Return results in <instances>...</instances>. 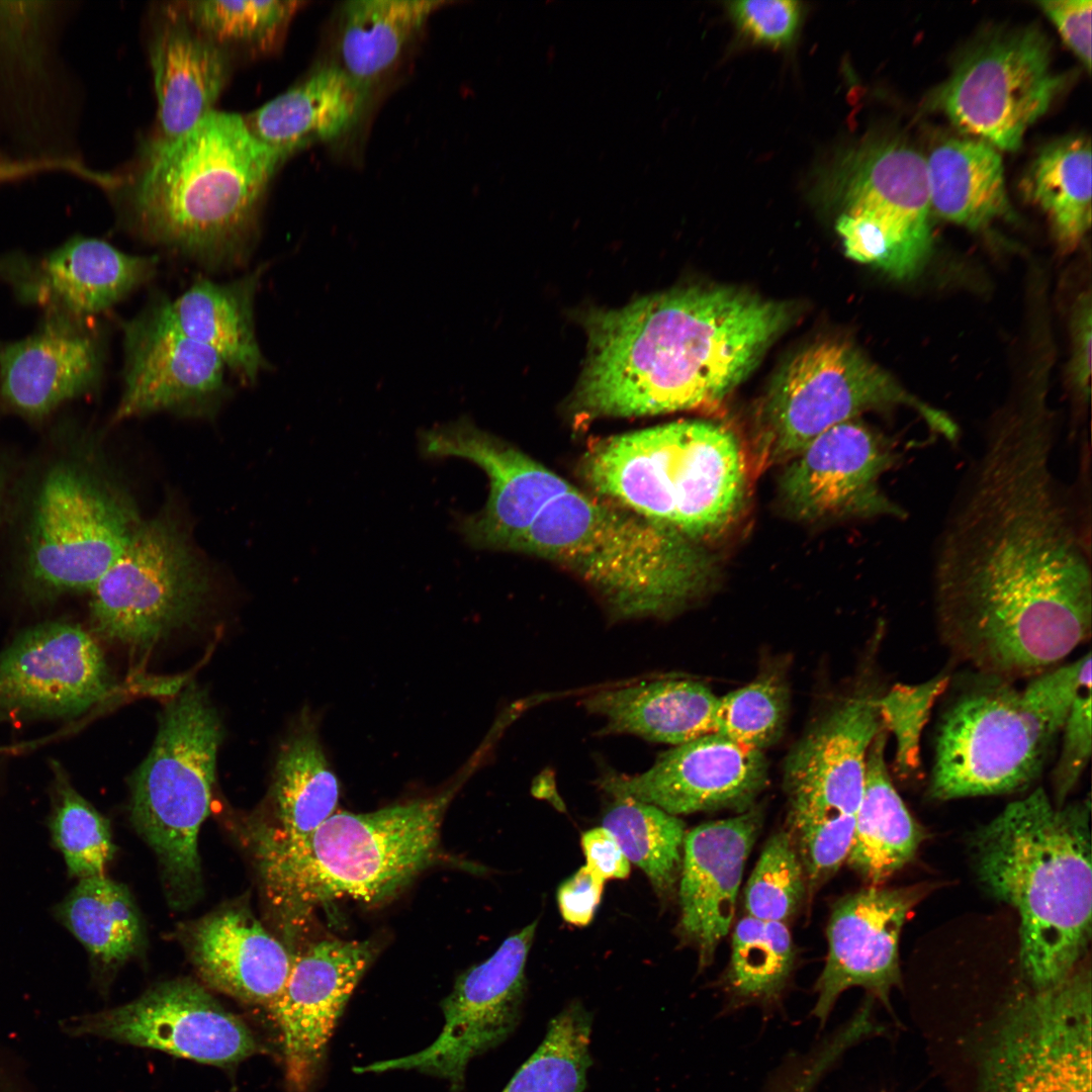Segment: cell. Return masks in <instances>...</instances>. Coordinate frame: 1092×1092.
<instances>
[{"label":"cell","instance_id":"obj_1","mask_svg":"<svg viewBox=\"0 0 1092 1092\" xmlns=\"http://www.w3.org/2000/svg\"><path fill=\"white\" fill-rule=\"evenodd\" d=\"M1043 401L998 414L939 529L931 586L939 637L984 677L1057 666L1090 638V462L1068 485L1054 467Z\"/></svg>","mask_w":1092,"mask_h":1092},{"label":"cell","instance_id":"obj_12","mask_svg":"<svg viewBox=\"0 0 1092 1092\" xmlns=\"http://www.w3.org/2000/svg\"><path fill=\"white\" fill-rule=\"evenodd\" d=\"M90 593L94 633L146 649L195 618L207 577L178 526L160 517L135 526Z\"/></svg>","mask_w":1092,"mask_h":1092},{"label":"cell","instance_id":"obj_30","mask_svg":"<svg viewBox=\"0 0 1092 1092\" xmlns=\"http://www.w3.org/2000/svg\"><path fill=\"white\" fill-rule=\"evenodd\" d=\"M370 95L327 63L244 119L261 143L289 157L348 132L363 115Z\"/></svg>","mask_w":1092,"mask_h":1092},{"label":"cell","instance_id":"obj_3","mask_svg":"<svg viewBox=\"0 0 1092 1092\" xmlns=\"http://www.w3.org/2000/svg\"><path fill=\"white\" fill-rule=\"evenodd\" d=\"M785 302L728 286L661 292L589 314V355L575 402L588 417L712 405L755 368L785 330Z\"/></svg>","mask_w":1092,"mask_h":1092},{"label":"cell","instance_id":"obj_23","mask_svg":"<svg viewBox=\"0 0 1092 1092\" xmlns=\"http://www.w3.org/2000/svg\"><path fill=\"white\" fill-rule=\"evenodd\" d=\"M375 954L368 940L325 939L294 956L287 981L267 1007L279 1029L286 1077L304 1090L357 984Z\"/></svg>","mask_w":1092,"mask_h":1092},{"label":"cell","instance_id":"obj_55","mask_svg":"<svg viewBox=\"0 0 1092 1092\" xmlns=\"http://www.w3.org/2000/svg\"><path fill=\"white\" fill-rule=\"evenodd\" d=\"M816 1079L813 1075L808 1073H801L793 1081V1085H790L785 1092H810Z\"/></svg>","mask_w":1092,"mask_h":1092},{"label":"cell","instance_id":"obj_50","mask_svg":"<svg viewBox=\"0 0 1092 1092\" xmlns=\"http://www.w3.org/2000/svg\"><path fill=\"white\" fill-rule=\"evenodd\" d=\"M1037 4L1056 26L1062 39L1091 69V0H1042Z\"/></svg>","mask_w":1092,"mask_h":1092},{"label":"cell","instance_id":"obj_52","mask_svg":"<svg viewBox=\"0 0 1092 1092\" xmlns=\"http://www.w3.org/2000/svg\"><path fill=\"white\" fill-rule=\"evenodd\" d=\"M1091 309L1090 293L1082 294L1076 302L1071 322L1073 352L1070 364V379L1076 396L1084 404L1090 396Z\"/></svg>","mask_w":1092,"mask_h":1092},{"label":"cell","instance_id":"obj_29","mask_svg":"<svg viewBox=\"0 0 1092 1092\" xmlns=\"http://www.w3.org/2000/svg\"><path fill=\"white\" fill-rule=\"evenodd\" d=\"M149 52L161 138H175L213 111L231 74V53L198 30L178 2L164 8Z\"/></svg>","mask_w":1092,"mask_h":1092},{"label":"cell","instance_id":"obj_44","mask_svg":"<svg viewBox=\"0 0 1092 1092\" xmlns=\"http://www.w3.org/2000/svg\"><path fill=\"white\" fill-rule=\"evenodd\" d=\"M789 710L790 694L785 680L777 674H761L719 697L714 733L763 752L782 737Z\"/></svg>","mask_w":1092,"mask_h":1092},{"label":"cell","instance_id":"obj_56","mask_svg":"<svg viewBox=\"0 0 1092 1092\" xmlns=\"http://www.w3.org/2000/svg\"><path fill=\"white\" fill-rule=\"evenodd\" d=\"M4 489H5L4 476H3V474H2V472L0 470V517H1L2 509H3Z\"/></svg>","mask_w":1092,"mask_h":1092},{"label":"cell","instance_id":"obj_22","mask_svg":"<svg viewBox=\"0 0 1092 1092\" xmlns=\"http://www.w3.org/2000/svg\"><path fill=\"white\" fill-rule=\"evenodd\" d=\"M123 390L114 421L159 411L202 412L226 392L221 357L176 328L162 298L123 325Z\"/></svg>","mask_w":1092,"mask_h":1092},{"label":"cell","instance_id":"obj_47","mask_svg":"<svg viewBox=\"0 0 1092 1092\" xmlns=\"http://www.w3.org/2000/svg\"><path fill=\"white\" fill-rule=\"evenodd\" d=\"M948 680V676L939 674L921 684H899L879 698L882 723L895 738V765L902 777L919 767L922 731Z\"/></svg>","mask_w":1092,"mask_h":1092},{"label":"cell","instance_id":"obj_49","mask_svg":"<svg viewBox=\"0 0 1092 1092\" xmlns=\"http://www.w3.org/2000/svg\"><path fill=\"white\" fill-rule=\"evenodd\" d=\"M738 30L753 42L771 47L790 43L799 28L801 6L792 0H741L729 4Z\"/></svg>","mask_w":1092,"mask_h":1092},{"label":"cell","instance_id":"obj_8","mask_svg":"<svg viewBox=\"0 0 1092 1092\" xmlns=\"http://www.w3.org/2000/svg\"><path fill=\"white\" fill-rule=\"evenodd\" d=\"M1091 672V654L1018 688L989 678L960 696L940 721L930 778L932 798L1022 790L1040 775L1072 702Z\"/></svg>","mask_w":1092,"mask_h":1092},{"label":"cell","instance_id":"obj_11","mask_svg":"<svg viewBox=\"0 0 1092 1092\" xmlns=\"http://www.w3.org/2000/svg\"><path fill=\"white\" fill-rule=\"evenodd\" d=\"M136 525L106 481L72 459L43 474L25 532L22 593L34 605L91 590Z\"/></svg>","mask_w":1092,"mask_h":1092},{"label":"cell","instance_id":"obj_37","mask_svg":"<svg viewBox=\"0 0 1092 1092\" xmlns=\"http://www.w3.org/2000/svg\"><path fill=\"white\" fill-rule=\"evenodd\" d=\"M1091 143L1068 135L1045 145L1025 171L1020 189L1049 219L1062 252L1074 251L1091 225Z\"/></svg>","mask_w":1092,"mask_h":1092},{"label":"cell","instance_id":"obj_40","mask_svg":"<svg viewBox=\"0 0 1092 1092\" xmlns=\"http://www.w3.org/2000/svg\"><path fill=\"white\" fill-rule=\"evenodd\" d=\"M602 827L615 837L629 862L643 871L660 898L673 895L686 837L681 819L647 803L617 798Z\"/></svg>","mask_w":1092,"mask_h":1092},{"label":"cell","instance_id":"obj_39","mask_svg":"<svg viewBox=\"0 0 1092 1092\" xmlns=\"http://www.w3.org/2000/svg\"><path fill=\"white\" fill-rule=\"evenodd\" d=\"M795 961V945L787 924L742 917L733 929L731 956L722 977L732 1007L778 1003L791 980Z\"/></svg>","mask_w":1092,"mask_h":1092},{"label":"cell","instance_id":"obj_34","mask_svg":"<svg viewBox=\"0 0 1092 1092\" xmlns=\"http://www.w3.org/2000/svg\"><path fill=\"white\" fill-rule=\"evenodd\" d=\"M883 726L870 746L864 789L846 862L868 883L883 886L915 855L924 832L890 778Z\"/></svg>","mask_w":1092,"mask_h":1092},{"label":"cell","instance_id":"obj_17","mask_svg":"<svg viewBox=\"0 0 1092 1092\" xmlns=\"http://www.w3.org/2000/svg\"><path fill=\"white\" fill-rule=\"evenodd\" d=\"M71 1036H97L228 1066L260 1051L248 1025L197 983H160L135 1000L61 1023Z\"/></svg>","mask_w":1092,"mask_h":1092},{"label":"cell","instance_id":"obj_48","mask_svg":"<svg viewBox=\"0 0 1092 1092\" xmlns=\"http://www.w3.org/2000/svg\"><path fill=\"white\" fill-rule=\"evenodd\" d=\"M1091 672L1075 696L1060 736L1062 747L1053 772L1054 804L1063 806L1084 772L1092 749Z\"/></svg>","mask_w":1092,"mask_h":1092},{"label":"cell","instance_id":"obj_10","mask_svg":"<svg viewBox=\"0 0 1092 1092\" xmlns=\"http://www.w3.org/2000/svg\"><path fill=\"white\" fill-rule=\"evenodd\" d=\"M903 406L949 443L959 428L944 412L902 387L847 341L824 339L796 354L761 404L758 448L767 464L787 463L828 429L869 411Z\"/></svg>","mask_w":1092,"mask_h":1092},{"label":"cell","instance_id":"obj_43","mask_svg":"<svg viewBox=\"0 0 1092 1092\" xmlns=\"http://www.w3.org/2000/svg\"><path fill=\"white\" fill-rule=\"evenodd\" d=\"M300 1H187L179 6L203 34L225 49L273 50Z\"/></svg>","mask_w":1092,"mask_h":1092},{"label":"cell","instance_id":"obj_21","mask_svg":"<svg viewBox=\"0 0 1092 1092\" xmlns=\"http://www.w3.org/2000/svg\"><path fill=\"white\" fill-rule=\"evenodd\" d=\"M767 783L763 752L717 733L673 746L642 774H607L599 781L615 799L647 803L674 816L722 809L744 812Z\"/></svg>","mask_w":1092,"mask_h":1092},{"label":"cell","instance_id":"obj_24","mask_svg":"<svg viewBox=\"0 0 1092 1092\" xmlns=\"http://www.w3.org/2000/svg\"><path fill=\"white\" fill-rule=\"evenodd\" d=\"M882 727L879 698L866 692L845 698L819 718L785 759L788 815H856L868 752Z\"/></svg>","mask_w":1092,"mask_h":1092},{"label":"cell","instance_id":"obj_2","mask_svg":"<svg viewBox=\"0 0 1092 1092\" xmlns=\"http://www.w3.org/2000/svg\"><path fill=\"white\" fill-rule=\"evenodd\" d=\"M419 446L426 458L460 457L488 477L483 510L457 519L466 542L563 566L615 619L671 616L711 585L713 561L696 541L579 489L468 420L422 431Z\"/></svg>","mask_w":1092,"mask_h":1092},{"label":"cell","instance_id":"obj_27","mask_svg":"<svg viewBox=\"0 0 1092 1092\" xmlns=\"http://www.w3.org/2000/svg\"><path fill=\"white\" fill-rule=\"evenodd\" d=\"M752 807L703 823L686 834L679 874V933L698 954L700 969L713 963L733 923L746 859L762 826Z\"/></svg>","mask_w":1092,"mask_h":1092},{"label":"cell","instance_id":"obj_5","mask_svg":"<svg viewBox=\"0 0 1092 1092\" xmlns=\"http://www.w3.org/2000/svg\"><path fill=\"white\" fill-rule=\"evenodd\" d=\"M1090 801L1056 806L1038 788L972 840L980 882L1020 918L1019 957L1035 990L1066 978L1091 938Z\"/></svg>","mask_w":1092,"mask_h":1092},{"label":"cell","instance_id":"obj_35","mask_svg":"<svg viewBox=\"0 0 1092 1092\" xmlns=\"http://www.w3.org/2000/svg\"><path fill=\"white\" fill-rule=\"evenodd\" d=\"M931 210L953 223L979 230L1009 216L1002 158L978 139H948L925 158Z\"/></svg>","mask_w":1092,"mask_h":1092},{"label":"cell","instance_id":"obj_14","mask_svg":"<svg viewBox=\"0 0 1092 1092\" xmlns=\"http://www.w3.org/2000/svg\"><path fill=\"white\" fill-rule=\"evenodd\" d=\"M985 1057L983 1092H1090L1091 971L1019 997Z\"/></svg>","mask_w":1092,"mask_h":1092},{"label":"cell","instance_id":"obj_31","mask_svg":"<svg viewBox=\"0 0 1092 1092\" xmlns=\"http://www.w3.org/2000/svg\"><path fill=\"white\" fill-rule=\"evenodd\" d=\"M718 700L700 681L663 678L601 690L581 705L605 720L600 734H631L675 746L714 733Z\"/></svg>","mask_w":1092,"mask_h":1092},{"label":"cell","instance_id":"obj_53","mask_svg":"<svg viewBox=\"0 0 1092 1092\" xmlns=\"http://www.w3.org/2000/svg\"><path fill=\"white\" fill-rule=\"evenodd\" d=\"M581 847L586 867L602 880L625 879L630 873V862L615 837L604 827L585 831Z\"/></svg>","mask_w":1092,"mask_h":1092},{"label":"cell","instance_id":"obj_7","mask_svg":"<svg viewBox=\"0 0 1092 1092\" xmlns=\"http://www.w3.org/2000/svg\"><path fill=\"white\" fill-rule=\"evenodd\" d=\"M581 470L593 493L696 542L733 522L746 489L736 437L704 421L604 439L586 452Z\"/></svg>","mask_w":1092,"mask_h":1092},{"label":"cell","instance_id":"obj_45","mask_svg":"<svg viewBox=\"0 0 1092 1092\" xmlns=\"http://www.w3.org/2000/svg\"><path fill=\"white\" fill-rule=\"evenodd\" d=\"M806 900L803 866L788 831H779L767 839L746 883V915L787 924Z\"/></svg>","mask_w":1092,"mask_h":1092},{"label":"cell","instance_id":"obj_33","mask_svg":"<svg viewBox=\"0 0 1092 1092\" xmlns=\"http://www.w3.org/2000/svg\"><path fill=\"white\" fill-rule=\"evenodd\" d=\"M446 1L353 0L343 3L330 64L371 94Z\"/></svg>","mask_w":1092,"mask_h":1092},{"label":"cell","instance_id":"obj_15","mask_svg":"<svg viewBox=\"0 0 1092 1092\" xmlns=\"http://www.w3.org/2000/svg\"><path fill=\"white\" fill-rule=\"evenodd\" d=\"M840 214L868 229L877 267L905 279L928 259L931 245L925 157L899 140L867 141L844 154L821 178Z\"/></svg>","mask_w":1092,"mask_h":1092},{"label":"cell","instance_id":"obj_19","mask_svg":"<svg viewBox=\"0 0 1092 1092\" xmlns=\"http://www.w3.org/2000/svg\"><path fill=\"white\" fill-rule=\"evenodd\" d=\"M900 459L891 439L859 420L838 424L787 462L780 480L783 500L794 516L807 521L905 519L907 512L880 484Z\"/></svg>","mask_w":1092,"mask_h":1092},{"label":"cell","instance_id":"obj_6","mask_svg":"<svg viewBox=\"0 0 1092 1092\" xmlns=\"http://www.w3.org/2000/svg\"><path fill=\"white\" fill-rule=\"evenodd\" d=\"M460 785L372 812H335L301 839L257 830L269 900L292 925L335 902L373 905L395 896L439 858L441 824Z\"/></svg>","mask_w":1092,"mask_h":1092},{"label":"cell","instance_id":"obj_41","mask_svg":"<svg viewBox=\"0 0 1092 1092\" xmlns=\"http://www.w3.org/2000/svg\"><path fill=\"white\" fill-rule=\"evenodd\" d=\"M49 829L68 873L78 880L105 875L115 852L109 821L73 786L64 765L50 759Z\"/></svg>","mask_w":1092,"mask_h":1092},{"label":"cell","instance_id":"obj_36","mask_svg":"<svg viewBox=\"0 0 1092 1092\" xmlns=\"http://www.w3.org/2000/svg\"><path fill=\"white\" fill-rule=\"evenodd\" d=\"M274 768L275 824L259 831L281 839H301L336 812L340 796L338 779L308 715L284 740Z\"/></svg>","mask_w":1092,"mask_h":1092},{"label":"cell","instance_id":"obj_32","mask_svg":"<svg viewBox=\"0 0 1092 1092\" xmlns=\"http://www.w3.org/2000/svg\"><path fill=\"white\" fill-rule=\"evenodd\" d=\"M266 265L230 282H194L174 300L162 298L167 317L187 337L213 349L241 379L257 380L267 362L259 347L254 302Z\"/></svg>","mask_w":1092,"mask_h":1092},{"label":"cell","instance_id":"obj_16","mask_svg":"<svg viewBox=\"0 0 1092 1092\" xmlns=\"http://www.w3.org/2000/svg\"><path fill=\"white\" fill-rule=\"evenodd\" d=\"M537 922L506 938L484 962L462 973L443 999L444 1023L421 1051L355 1067L356 1073L417 1071L446 1080L453 1092L464 1082L469 1063L495 1048L515 1030L526 994V962Z\"/></svg>","mask_w":1092,"mask_h":1092},{"label":"cell","instance_id":"obj_51","mask_svg":"<svg viewBox=\"0 0 1092 1092\" xmlns=\"http://www.w3.org/2000/svg\"><path fill=\"white\" fill-rule=\"evenodd\" d=\"M605 881L586 866L563 881L557 890V902L563 919L572 925H588L601 903Z\"/></svg>","mask_w":1092,"mask_h":1092},{"label":"cell","instance_id":"obj_26","mask_svg":"<svg viewBox=\"0 0 1092 1092\" xmlns=\"http://www.w3.org/2000/svg\"><path fill=\"white\" fill-rule=\"evenodd\" d=\"M158 262L157 256L129 255L77 236L38 258L1 255L0 277L25 303L92 317L147 283Z\"/></svg>","mask_w":1092,"mask_h":1092},{"label":"cell","instance_id":"obj_20","mask_svg":"<svg viewBox=\"0 0 1092 1092\" xmlns=\"http://www.w3.org/2000/svg\"><path fill=\"white\" fill-rule=\"evenodd\" d=\"M930 885L868 886L839 899L826 927L827 956L814 990L812 1015L823 1025L845 990L861 987L890 1007L900 984L899 940L913 908Z\"/></svg>","mask_w":1092,"mask_h":1092},{"label":"cell","instance_id":"obj_25","mask_svg":"<svg viewBox=\"0 0 1092 1092\" xmlns=\"http://www.w3.org/2000/svg\"><path fill=\"white\" fill-rule=\"evenodd\" d=\"M90 320L47 310L31 335L0 341V407L39 422L94 388L103 348Z\"/></svg>","mask_w":1092,"mask_h":1092},{"label":"cell","instance_id":"obj_38","mask_svg":"<svg viewBox=\"0 0 1092 1092\" xmlns=\"http://www.w3.org/2000/svg\"><path fill=\"white\" fill-rule=\"evenodd\" d=\"M55 914L103 969L127 961L142 945L143 926L134 901L123 884L106 875L78 880Z\"/></svg>","mask_w":1092,"mask_h":1092},{"label":"cell","instance_id":"obj_54","mask_svg":"<svg viewBox=\"0 0 1092 1092\" xmlns=\"http://www.w3.org/2000/svg\"><path fill=\"white\" fill-rule=\"evenodd\" d=\"M50 168L44 161H17L0 156V184Z\"/></svg>","mask_w":1092,"mask_h":1092},{"label":"cell","instance_id":"obj_18","mask_svg":"<svg viewBox=\"0 0 1092 1092\" xmlns=\"http://www.w3.org/2000/svg\"><path fill=\"white\" fill-rule=\"evenodd\" d=\"M111 689L99 645L71 621L30 626L0 651V722L71 720Z\"/></svg>","mask_w":1092,"mask_h":1092},{"label":"cell","instance_id":"obj_9","mask_svg":"<svg viewBox=\"0 0 1092 1092\" xmlns=\"http://www.w3.org/2000/svg\"><path fill=\"white\" fill-rule=\"evenodd\" d=\"M221 738L214 707L190 684L162 713L153 747L130 780V820L155 852L176 908L202 893L198 835L210 811Z\"/></svg>","mask_w":1092,"mask_h":1092},{"label":"cell","instance_id":"obj_13","mask_svg":"<svg viewBox=\"0 0 1092 1092\" xmlns=\"http://www.w3.org/2000/svg\"><path fill=\"white\" fill-rule=\"evenodd\" d=\"M1051 43L1035 26L996 30L976 41L938 89L935 104L963 132L1015 151L1064 88Z\"/></svg>","mask_w":1092,"mask_h":1092},{"label":"cell","instance_id":"obj_42","mask_svg":"<svg viewBox=\"0 0 1092 1092\" xmlns=\"http://www.w3.org/2000/svg\"><path fill=\"white\" fill-rule=\"evenodd\" d=\"M592 1017L572 1002L553 1017L536 1051L502 1092H583L592 1064Z\"/></svg>","mask_w":1092,"mask_h":1092},{"label":"cell","instance_id":"obj_46","mask_svg":"<svg viewBox=\"0 0 1092 1092\" xmlns=\"http://www.w3.org/2000/svg\"><path fill=\"white\" fill-rule=\"evenodd\" d=\"M855 816L840 813L788 815L787 831L804 869L808 901L846 862L853 839Z\"/></svg>","mask_w":1092,"mask_h":1092},{"label":"cell","instance_id":"obj_28","mask_svg":"<svg viewBox=\"0 0 1092 1092\" xmlns=\"http://www.w3.org/2000/svg\"><path fill=\"white\" fill-rule=\"evenodd\" d=\"M192 963L211 988L268 1006L281 993L294 956L243 907L222 908L194 923L187 936Z\"/></svg>","mask_w":1092,"mask_h":1092},{"label":"cell","instance_id":"obj_4","mask_svg":"<svg viewBox=\"0 0 1092 1092\" xmlns=\"http://www.w3.org/2000/svg\"><path fill=\"white\" fill-rule=\"evenodd\" d=\"M287 158L261 143L243 116L213 110L146 147L123 186L131 221L147 240L204 267L243 264L268 185Z\"/></svg>","mask_w":1092,"mask_h":1092}]
</instances>
